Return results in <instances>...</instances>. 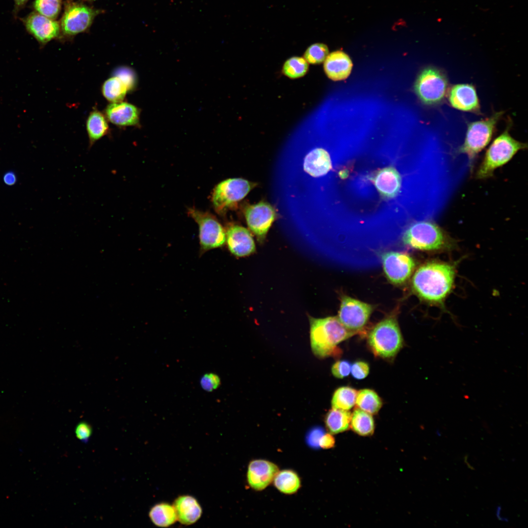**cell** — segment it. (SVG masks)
Listing matches in <instances>:
<instances>
[{
  "label": "cell",
  "instance_id": "6da1fadb",
  "mask_svg": "<svg viewBox=\"0 0 528 528\" xmlns=\"http://www.w3.org/2000/svg\"><path fill=\"white\" fill-rule=\"evenodd\" d=\"M455 270L445 263L429 262L419 267L412 281L416 294L428 302L442 304L453 286Z\"/></svg>",
  "mask_w": 528,
  "mask_h": 528
},
{
  "label": "cell",
  "instance_id": "d590c367",
  "mask_svg": "<svg viewBox=\"0 0 528 528\" xmlns=\"http://www.w3.org/2000/svg\"><path fill=\"white\" fill-rule=\"evenodd\" d=\"M351 363L346 360L336 361L332 366L331 373L334 376L338 378H343L348 376L351 370Z\"/></svg>",
  "mask_w": 528,
  "mask_h": 528
},
{
  "label": "cell",
  "instance_id": "9c48e42d",
  "mask_svg": "<svg viewBox=\"0 0 528 528\" xmlns=\"http://www.w3.org/2000/svg\"><path fill=\"white\" fill-rule=\"evenodd\" d=\"M366 177L374 186L380 199L385 201L395 199L402 192L403 176L393 164L377 169Z\"/></svg>",
  "mask_w": 528,
  "mask_h": 528
},
{
  "label": "cell",
  "instance_id": "ba28073f",
  "mask_svg": "<svg viewBox=\"0 0 528 528\" xmlns=\"http://www.w3.org/2000/svg\"><path fill=\"white\" fill-rule=\"evenodd\" d=\"M188 214L198 225L201 251L204 252L224 245L226 234L214 216L208 212L192 208L189 209Z\"/></svg>",
  "mask_w": 528,
  "mask_h": 528
},
{
  "label": "cell",
  "instance_id": "e0dca14e",
  "mask_svg": "<svg viewBox=\"0 0 528 528\" xmlns=\"http://www.w3.org/2000/svg\"><path fill=\"white\" fill-rule=\"evenodd\" d=\"M278 471L277 466L272 462L264 460H253L248 466V483L256 490H263L273 481Z\"/></svg>",
  "mask_w": 528,
  "mask_h": 528
},
{
  "label": "cell",
  "instance_id": "836d02e7",
  "mask_svg": "<svg viewBox=\"0 0 528 528\" xmlns=\"http://www.w3.org/2000/svg\"><path fill=\"white\" fill-rule=\"evenodd\" d=\"M113 75L118 77L125 84L129 91L132 90L136 87V75L130 67H118L114 71Z\"/></svg>",
  "mask_w": 528,
  "mask_h": 528
},
{
  "label": "cell",
  "instance_id": "cb8c5ba5",
  "mask_svg": "<svg viewBox=\"0 0 528 528\" xmlns=\"http://www.w3.org/2000/svg\"><path fill=\"white\" fill-rule=\"evenodd\" d=\"M351 413L349 410L332 408L325 417V424L330 432L336 434L349 429Z\"/></svg>",
  "mask_w": 528,
  "mask_h": 528
},
{
  "label": "cell",
  "instance_id": "9a60e30c",
  "mask_svg": "<svg viewBox=\"0 0 528 528\" xmlns=\"http://www.w3.org/2000/svg\"><path fill=\"white\" fill-rule=\"evenodd\" d=\"M245 216L250 229L262 241L274 220L275 212L270 204L261 202L247 207Z\"/></svg>",
  "mask_w": 528,
  "mask_h": 528
},
{
  "label": "cell",
  "instance_id": "ac0fdd59",
  "mask_svg": "<svg viewBox=\"0 0 528 528\" xmlns=\"http://www.w3.org/2000/svg\"><path fill=\"white\" fill-rule=\"evenodd\" d=\"M108 121L119 127L134 126L139 122L140 110L127 102L110 103L105 110Z\"/></svg>",
  "mask_w": 528,
  "mask_h": 528
},
{
  "label": "cell",
  "instance_id": "484cf974",
  "mask_svg": "<svg viewBox=\"0 0 528 528\" xmlns=\"http://www.w3.org/2000/svg\"><path fill=\"white\" fill-rule=\"evenodd\" d=\"M350 426L357 434L372 435L374 430V421L371 414L356 408L351 415Z\"/></svg>",
  "mask_w": 528,
  "mask_h": 528
},
{
  "label": "cell",
  "instance_id": "f546056e",
  "mask_svg": "<svg viewBox=\"0 0 528 528\" xmlns=\"http://www.w3.org/2000/svg\"><path fill=\"white\" fill-rule=\"evenodd\" d=\"M357 391L349 386H343L337 389L331 399L332 408L349 410L355 404Z\"/></svg>",
  "mask_w": 528,
  "mask_h": 528
},
{
  "label": "cell",
  "instance_id": "b9f144b4",
  "mask_svg": "<svg viewBox=\"0 0 528 528\" xmlns=\"http://www.w3.org/2000/svg\"><path fill=\"white\" fill-rule=\"evenodd\" d=\"M28 0H14L15 2V11L17 12L21 8H22Z\"/></svg>",
  "mask_w": 528,
  "mask_h": 528
},
{
  "label": "cell",
  "instance_id": "ab89813d",
  "mask_svg": "<svg viewBox=\"0 0 528 528\" xmlns=\"http://www.w3.org/2000/svg\"><path fill=\"white\" fill-rule=\"evenodd\" d=\"M334 443V439L331 434H324L319 441V447L324 449L330 448Z\"/></svg>",
  "mask_w": 528,
  "mask_h": 528
},
{
  "label": "cell",
  "instance_id": "f1b7e54d",
  "mask_svg": "<svg viewBox=\"0 0 528 528\" xmlns=\"http://www.w3.org/2000/svg\"><path fill=\"white\" fill-rule=\"evenodd\" d=\"M355 403L357 408L371 415L377 414L382 405V400L377 394L369 389L357 392Z\"/></svg>",
  "mask_w": 528,
  "mask_h": 528
},
{
  "label": "cell",
  "instance_id": "f35d334b",
  "mask_svg": "<svg viewBox=\"0 0 528 528\" xmlns=\"http://www.w3.org/2000/svg\"><path fill=\"white\" fill-rule=\"evenodd\" d=\"M92 429L89 424L86 422L79 423L75 427L76 437L83 442H87L91 436Z\"/></svg>",
  "mask_w": 528,
  "mask_h": 528
},
{
  "label": "cell",
  "instance_id": "277c9868",
  "mask_svg": "<svg viewBox=\"0 0 528 528\" xmlns=\"http://www.w3.org/2000/svg\"><path fill=\"white\" fill-rule=\"evenodd\" d=\"M403 243L421 250H438L450 247L453 240L436 223L423 220L411 224L403 232Z\"/></svg>",
  "mask_w": 528,
  "mask_h": 528
},
{
  "label": "cell",
  "instance_id": "8992f818",
  "mask_svg": "<svg viewBox=\"0 0 528 528\" xmlns=\"http://www.w3.org/2000/svg\"><path fill=\"white\" fill-rule=\"evenodd\" d=\"M368 343L376 356L391 359L403 345V339L396 319L388 317L377 323L368 336Z\"/></svg>",
  "mask_w": 528,
  "mask_h": 528
},
{
  "label": "cell",
  "instance_id": "8fae6325",
  "mask_svg": "<svg viewBox=\"0 0 528 528\" xmlns=\"http://www.w3.org/2000/svg\"><path fill=\"white\" fill-rule=\"evenodd\" d=\"M374 310L372 305L344 295L341 299L338 318L348 330L360 332Z\"/></svg>",
  "mask_w": 528,
  "mask_h": 528
},
{
  "label": "cell",
  "instance_id": "44dd1931",
  "mask_svg": "<svg viewBox=\"0 0 528 528\" xmlns=\"http://www.w3.org/2000/svg\"><path fill=\"white\" fill-rule=\"evenodd\" d=\"M177 520L183 525H189L196 523L201 517L202 509L197 500L190 495L177 497L173 505Z\"/></svg>",
  "mask_w": 528,
  "mask_h": 528
},
{
  "label": "cell",
  "instance_id": "ffe728a7",
  "mask_svg": "<svg viewBox=\"0 0 528 528\" xmlns=\"http://www.w3.org/2000/svg\"><path fill=\"white\" fill-rule=\"evenodd\" d=\"M352 67L350 58L341 51H335L329 54L324 64L326 75L333 81L346 79L350 74Z\"/></svg>",
  "mask_w": 528,
  "mask_h": 528
},
{
  "label": "cell",
  "instance_id": "1f68e13d",
  "mask_svg": "<svg viewBox=\"0 0 528 528\" xmlns=\"http://www.w3.org/2000/svg\"><path fill=\"white\" fill-rule=\"evenodd\" d=\"M62 0H35L33 6L35 11L55 20L60 12Z\"/></svg>",
  "mask_w": 528,
  "mask_h": 528
},
{
  "label": "cell",
  "instance_id": "7402d4cb",
  "mask_svg": "<svg viewBox=\"0 0 528 528\" xmlns=\"http://www.w3.org/2000/svg\"><path fill=\"white\" fill-rule=\"evenodd\" d=\"M332 168L331 161L328 152L323 148H316L305 157L304 170L313 177H319L327 174Z\"/></svg>",
  "mask_w": 528,
  "mask_h": 528
},
{
  "label": "cell",
  "instance_id": "4fadbf2b",
  "mask_svg": "<svg viewBox=\"0 0 528 528\" xmlns=\"http://www.w3.org/2000/svg\"><path fill=\"white\" fill-rule=\"evenodd\" d=\"M97 14V11L84 4L71 3L66 7L61 20V31L67 36L83 32L90 26Z\"/></svg>",
  "mask_w": 528,
  "mask_h": 528
},
{
  "label": "cell",
  "instance_id": "7c38bea8",
  "mask_svg": "<svg viewBox=\"0 0 528 528\" xmlns=\"http://www.w3.org/2000/svg\"><path fill=\"white\" fill-rule=\"evenodd\" d=\"M380 260L388 279L396 285L405 282L411 276L416 266L413 258L404 252H385L380 255Z\"/></svg>",
  "mask_w": 528,
  "mask_h": 528
},
{
  "label": "cell",
  "instance_id": "83f0119b",
  "mask_svg": "<svg viewBox=\"0 0 528 528\" xmlns=\"http://www.w3.org/2000/svg\"><path fill=\"white\" fill-rule=\"evenodd\" d=\"M273 480L277 489L286 494L295 493L301 485L299 476L291 470L285 469L278 471Z\"/></svg>",
  "mask_w": 528,
  "mask_h": 528
},
{
  "label": "cell",
  "instance_id": "5bb4252c",
  "mask_svg": "<svg viewBox=\"0 0 528 528\" xmlns=\"http://www.w3.org/2000/svg\"><path fill=\"white\" fill-rule=\"evenodd\" d=\"M22 22L27 31L42 45L58 37L61 31L59 22L36 11L24 18Z\"/></svg>",
  "mask_w": 528,
  "mask_h": 528
},
{
  "label": "cell",
  "instance_id": "e575fe53",
  "mask_svg": "<svg viewBox=\"0 0 528 528\" xmlns=\"http://www.w3.org/2000/svg\"><path fill=\"white\" fill-rule=\"evenodd\" d=\"M324 434L325 432L322 427L320 426L312 427L308 431L306 436L307 444L312 448H319V441Z\"/></svg>",
  "mask_w": 528,
  "mask_h": 528
},
{
  "label": "cell",
  "instance_id": "603a6c76",
  "mask_svg": "<svg viewBox=\"0 0 528 528\" xmlns=\"http://www.w3.org/2000/svg\"><path fill=\"white\" fill-rule=\"evenodd\" d=\"M105 114L96 109L89 113L86 121V130L90 148L98 140L109 133L110 128Z\"/></svg>",
  "mask_w": 528,
  "mask_h": 528
},
{
  "label": "cell",
  "instance_id": "30bf717a",
  "mask_svg": "<svg viewBox=\"0 0 528 528\" xmlns=\"http://www.w3.org/2000/svg\"><path fill=\"white\" fill-rule=\"evenodd\" d=\"M252 187L247 180L229 178L219 183L212 194V202L216 210L221 213L243 198Z\"/></svg>",
  "mask_w": 528,
  "mask_h": 528
},
{
  "label": "cell",
  "instance_id": "74e56055",
  "mask_svg": "<svg viewBox=\"0 0 528 528\" xmlns=\"http://www.w3.org/2000/svg\"><path fill=\"white\" fill-rule=\"evenodd\" d=\"M370 372L369 364L362 361L355 362L351 366V372L353 377L363 379L367 376Z\"/></svg>",
  "mask_w": 528,
  "mask_h": 528
},
{
  "label": "cell",
  "instance_id": "8d00e7d4",
  "mask_svg": "<svg viewBox=\"0 0 528 528\" xmlns=\"http://www.w3.org/2000/svg\"><path fill=\"white\" fill-rule=\"evenodd\" d=\"M220 383L219 376L213 373L204 374L200 380L202 388L207 392H212L218 388Z\"/></svg>",
  "mask_w": 528,
  "mask_h": 528
},
{
  "label": "cell",
  "instance_id": "7a4b0ae2",
  "mask_svg": "<svg viewBox=\"0 0 528 528\" xmlns=\"http://www.w3.org/2000/svg\"><path fill=\"white\" fill-rule=\"evenodd\" d=\"M309 318L311 349L319 358L340 356L342 351L337 345L357 333L347 329L336 316Z\"/></svg>",
  "mask_w": 528,
  "mask_h": 528
},
{
  "label": "cell",
  "instance_id": "52a82bcc",
  "mask_svg": "<svg viewBox=\"0 0 528 528\" xmlns=\"http://www.w3.org/2000/svg\"><path fill=\"white\" fill-rule=\"evenodd\" d=\"M414 88L419 99L427 106L441 104L447 97L449 88L445 72L435 66L427 67L419 73Z\"/></svg>",
  "mask_w": 528,
  "mask_h": 528
},
{
  "label": "cell",
  "instance_id": "5b68a950",
  "mask_svg": "<svg viewBox=\"0 0 528 528\" xmlns=\"http://www.w3.org/2000/svg\"><path fill=\"white\" fill-rule=\"evenodd\" d=\"M504 113L503 111L494 112L488 117L467 124L464 142L457 153L466 155L471 170L477 155L491 141Z\"/></svg>",
  "mask_w": 528,
  "mask_h": 528
},
{
  "label": "cell",
  "instance_id": "d4e9b609",
  "mask_svg": "<svg viewBox=\"0 0 528 528\" xmlns=\"http://www.w3.org/2000/svg\"><path fill=\"white\" fill-rule=\"evenodd\" d=\"M149 515L153 523L159 527H169L177 520L174 506L165 503L154 505L150 510Z\"/></svg>",
  "mask_w": 528,
  "mask_h": 528
},
{
  "label": "cell",
  "instance_id": "60d3db41",
  "mask_svg": "<svg viewBox=\"0 0 528 528\" xmlns=\"http://www.w3.org/2000/svg\"><path fill=\"white\" fill-rule=\"evenodd\" d=\"M16 180V176L13 172H8L4 176V181L8 185L14 184Z\"/></svg>",
  "mask_w": 528,
  "mask_h": 528
},
{
  "label": "cell",
  "instance_id": "d6a6232c",
  "mask_svg": "<svg viewBox=\"0 0 528 528\" xmlns=\"http://www.w3.org/2000/svg\"><path fill=\"white\" fill-rule=\"evenodd\" d=\"M328 46L322 43H315L309 46L304 53V59L311 64H319L324 62L328 55Z\"/></svg>",
  "mask_w": 528,
  "mask_h": 528
},
{
  "label": "cell",
  "instance_id": "4dcf8cb0",
  "mask_svg": "<svg viewBox=\"0 0 528 528\" xmlns=\"http://www.w3.org/2000/svg\"><path fill=\"white\" fill-rule=\"evenodd\" d=\"M308 63L304 58L293 57L285 63L282 71L288 77L295 79L304 76L308 71Z\"/></svg>",
  "mask_w": 528,
  "mask_h": 528
},
{
  "label": "cell",
  "instance_id": "d6986e66",
  "mask_svg": "<svg viewBox=\"0 0 528 528\" xmlns=\"http://www.w3.org/2000/svg\"><path fill=\"white\" fill-rule=\"evenodd\" d=\"M226 239L229 250L235 256H246L255 250L252 235L242 226L237 225L230 226L226 231Z\"/></svg>",
  "mask_w": 528,
  "mask_h": 528
},
{
  "label": "cell",
  "instance_id": "3957f363",
  "mask_svg": "<svg viewBox=\"0 0 528 528\" xmlns=\"http://www.w3.org/2000/svg\"><path fill=\"white\" fill-rule=\"evenodd\" d=\"M511 124L491 143L476 173V178L484 179L493 176L495 170L508 162L516 153L527 148V144L515 139L509 133Z\"/></svg>",
  "mask_w": 528,
  "mask_h": 528
},
{
  "label": "cell",
  "instance_id": "2e32d148",
  "mask_svg": "<svg viewBox=\"0 0 528 528\" xmlns=\"http://www.w3.org/2000/svg\"><path fill=\"white\" fill-rule=\"evenodd\" d=\"M450 105L462 111L481 114L479 100L475 87L468 84H458L449 88L447 95Z\"/></svg>",
  "mask_w": 528,
  "mask_h": 528
},
{
  "label": "cell",
  "instance_id": "4316f807",
  "mask_svg": "<svg viewBox=\"0 0 528 528\" xmlns=\"http://www.w3.org/2000/svg\"><path fill=\"white\" fill-rule=\"evenodd\" d=\"M101 91L103 96L110 103L122 101L129 92L125 84L113 75L103 83Z\"/></svg>",
  "mask_w": 528,
  "mask_h": 528
}]
</instances>
